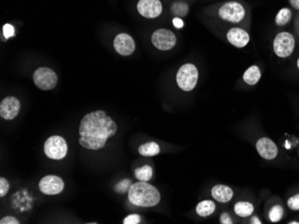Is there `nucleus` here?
<instances>
[{"label":"nucleus","mask_w":299,"mask_h":224,"mask_svg":"<svg viewBox=\"0 0 299 224\" xmlns=\"http://www.w3.org/2000/svg\"><path fill=\"white\" fill-rule=\"evenodd\" d=\"M118 126L106 112L98 110L84 116L79 127V144L87 149L99 150L104 148L107 140L114 137Z\"/></svg>","instance_id":"obj_1"},{"label":"nucleus","mask_w":299,"mask_h":224,"mask_svg":"<svg viewBox=\"0 0 299 224\" xmlns=\"http://www.w3.org/2000/svg\"><path fill=\"white\" fill-rule=\"evenodd\" d=\"M128 199L136 206L152 207L160 203V194L154 186L147 181H138L130 187Z\"/></svg>","instance_id":"obj_2"},{"label":"nucleus","mask_w":299,"mask_h":224,"mask_svg":"<svg viewBox=\"0 0 299 224\" xmlns=\"http://www.w3.org/2000/svg\"><path fill=\"white\" fill-rule=\"evenodd\" d=\"M199 73L195 65L185 64L182 65L177 74V83L184 91H192L198 81Z\"/></svg>","instance_id":"obj_3"},{"label":"nucleus","mask_w":299,"mask_h":224,"mask_svg":"<svg viewBox=\"0 0 299 224\" xmlns=\"http://www.w3.org/2000/svg\"><path fill=\"white\" fill-rule=\"evenodd\" d=\"M219 16L222 20L231 24H239L244 20L245 9L242 4L237 1L227 2L220 6Z\"/></svg>","instance_id":"obj_4"},{"label":"nucleus","mask_w":299,"mask_h":224,"mask_svg":"<svg viewBox=\"0 0 299 224\" xmlns=\"http://www.w3.org/2000/svg\"><path fill=\"white\" fill-rule=\"evenodd\" d=\"M296 46L294 36L288 31L278 33L273 40L275 55L280 58L289 57L293 53Z\"/></svg>","instance_id":"obj_5"},{"label":"nucleus","mask_w":299,"mask_h":224,"mask_svg":"<svg viewBox=\"0 0 299 224\" xmlns=\"http://www.w3.org/2000/svg\"><path fill=\"white\" fill-rule=\"evenodd\" d=\"M44 152L50 159H63L67 154V144L62 137L52 136L46 140Z\"/></svg>","instance_id":"obj_6"},{"label":"nucleus","mask_w":299,"mask_h":224,"mask_svg":"<svg viewBox=\"0 0 299 224\" xmlns=\"http://www.w3.org/2000/svg\"><path fill=\"white\" fill-rule=\"evenodd\" d=\"M34 84L42 90L54 89L58 83V76L55 72L48 67H40L33 75Z\"/></svg>","instance_id":"obj_7"},{"label":"nucleus","mask_w":299,"mask_h":224,"mask_svg":"<svg viewBox=\"0 0 299 224\" xmlns=\"http://www.w3.org/2000/svg\"><path fill=\"white\" fill-rule=\"evenodd\" d=\"M151 42L156 49L167 51L174 48L177 43V37L170 30L159 29L152 33Z\"/></svg>","instance_id":"obj_8"},{"label":"nucleus","mask_w":299,"mask_h":224,"mask_svg":"<svg viewBox=\"0 0 299 224\" xmlns=\"http://www.w3.org/2000/svg\"><path fill=\"white\" fill-rule=\"evenodd\" d=\"M65 187L63 179L55 176L48 175L40 179L39 189L41 193L45 195H59L63 191Z\"/></svg>","instance_id":"obj_9"},{"label":"nucleus","mask_w":299,"mask_h":224,"mask_svg":"<svg viewBox=\"0 0 299 224\" xmlns=\"http://www.w3.org/2000/svg\"><path fill=\"white\" fill-rule=\"evenodd\" d=\"M20 101L15 97H7L0 104V116L6 121L15 119L20 112Z\"/></svg>","instance_id":"obj_10"},{"label":"nucleus","mask_w":299,"mask_h":224,"mask_svg":"<svg viewBox=\"0 0 299 224\" xmlns=\"http://www.w3.org/2000/svg\"><path fill=\"white\" fill-rule=\"evenodd\" d=\"M137 10L145 18H156L162 12V4L160 0H139Z\"/></svg>","instance_id":"obj_11"},{"label":"nucleus","mask_w":299,"mask_h":224,"mask_svg":"<svg viewBox=\"0 0 299 224\" xmlns=\"http://www.w3.org/2000/svg\"><path fill=\"white\" fill-rule=\"evenodd\" d=\"M256 150L258 154L265 160H273L279 154L277 145L269 138H261L256 142Z\"/></svg>","instance_id":"obj_12"},{"label":"nucleus","mask_w":299,"mask_h":224,"mask_svg":"<svg viewBox=\"0 0 299 224\" xmlns=\"http://www.w3.org/2000/svg\"><path fill=\"white\" fill-rule=\"evenodd\" d=\"M114 48L120 55L124 56L132 55L135 52V40L128 34L121 33L114 40Z\"/></svg>","instance_id":"obj_13"},{"label":"nucleus","mask_w":299,"mask_h":224,"mask_svg":"<svg viewBox=\"0 0 299 224\" xmlns=\"http://www.w3.org/2000/svg\"><path fill=\"white\" fill-rule=\"evenodd\" d=\"M227 40L236 48L242 49L249 43V33L242 28H231L227 33Z\"/></svg>","instance_id":"obj_14"},{"label":"nucleus","mask_w":299,"mask_h":224,"mask_svg":"<svg viewBox=\"0 0 299 224\" xmlns=\"http://www.w3.org/2000/svg\"><path fill=\"white\" fill-rule=\"evenodd\" d=\"M234 192L232 189L226 185H215L211 189V196L219 203H228L233 198Z\"/></svg>","instance_id":"obj_15"},{"label":"nucleus","mask_w":299,"mask_h":224,"mask_svg":"<svg viewBox=\"0 0 299 224\" xmlns=\"http://www.w3.org/2000/svg\"><path fill=\"white\" fill-rule=\"evenodd\" d=\"M261 77H262V72L260 70L259 67L257 65H252L244 72L243 80L246 84L254 86L259 82Z\"/></svg>","instance_id":"obj_16"},{"label":"nucleus","mask_w":299,"mask_h":224,"mask_svg":"<svg viewBox=\"0 0 299 224\" xmlns=\"http://www.w3.org/2000/svg\"><path fill=\"white\" fill-rule=\"evenodd\" d=\"M254 207L252 203L246 202V201H240L235 204V214L241 218H246L249 217L254 213Z\"/></svg>","instance_id":"obj_17"},{"label":"nucleus","mask_w":299,"mask_h":224,"mask_svg":"<svg viewBox=\"0 0 299 224\" xmlns=\"http://www.w3.org/2000/svg\"><path fill=\"white\" fill-rule=\"evenodd\" d=\"M216 210V204L211 200H204L196 206V213L202 217H207L213 214Z\"/></svg>","instance_id":"obj_18"},{"label":"nucleus","mask_w":299,"mask_h":224,"mask_svg":"<svg viewBox=\"0 0 299 224\" xmlns=\"http://www.w3.org/2000/svg\"><path fill=\"white\" fill-rule=\"evenodd\" d=\"M138 152L143 156H155L160 154V146L156 142H148L145 144L141 145L138 149Z\"/></svg>","instance_id":"obj_19"},{"label":"nucleus","mask_w":299,"mask_h":224,"mask_svg":"<svg viewBox=\"0 0 299 224\" xmlns=\"http://www.w3.org/2000/svg\"><path fill=\"white\" fill-rule=\"evenodd\" d=\"M292 18V11L290 10L288 7H283L278 12L275 18L276 25L282 27L286 25H288Z\"/></svg>","instance_id":"obj_20"},{"label":"nucleus","mask_w":299,"mask_h":224,"mask_svg":"<svg viewBox=\"0 0 299 224\" xmlns=\"http://www.w3.org/2000/svg\"><path fill=\"white\" fill-rule=\"evenodd\" d=\"M153 170L150 165H144L135 170V176L140 181H149L152 178Z\"/></svg>","instance_id":"obj_21"},{"label":"nucleus","mask_w":299,"mask_h":224,"mask_svg":"<svg viewBox=\"0 0 299 224\" xmlns=\"http://www.w3.org/2000/svg\"><path fill=\"white\" fill-rule=\"evenodd\" d=\"M284 209L281 205L276 204L273 205L269 211V219L271 223H279L283 218Z\"/></svg>","instance_id":"obj_22"},{"label":"nucleus","mask_w":299,"mask_h":224,"mask_svg":"<svg viewBox=\"0 0 299 224\" xmlns=\"http://www.w3.org/2000/svg\"><path fill=\"white\" fill-rule=\"evenodd\" d=\"M171 11H172V13L175 15L184 17V16H186L187 14H188L189 7H188V5H186L185 3L178 2V3H175L174 5H172Z\"/></svg>","instance_id":"obj_23"},{"label":"nucleus","mask_w":299,"mask_h":224,"mask_svg":"<svg viewBox=\"0 0 299 224\" xmlns=\"http://www.w3.org/2000/svg\"><path fill=\"white\" fill-rule=\"evenodd\" d=\"M131 186H132L131 179H123L122 181H120L118 184L116 185L115 190L117 192L120 193V194H124V193H126L129 190Z\"/></svg>","instance_id":"obj_24"},{"label":"nucleus","mask_w":299,"mask_h":224,"mask_svg":"<svg viewBox=\"0 0 299 224\" xmlns=\"http://www.w3.org/2000/svg\"><path fill=\"white\" fill-rule=\"evenodd\" d=\"M288 206L291 210L294 211H299V194L295 195L293 197H291L288 200Z\"/></svg>","instance_id":"obj_25"},{"label":"nucleus","mask_w":299,"mask_h":224,"mask_svg":"<svg viewBox=\"0 0 299 224\" xmlns=\"http://www.w3.org/2000/svg\"><path fill=\"white\" fill-rule=\"evenodd\" d=\"M142 218L140 216L139 214H130L128 216H126L124 221H123V224H138L141 223Z\"/></svg>","instance_id":"obj_26"},{"label":"nucleus","mask_w":299,"mask_h":224,"mask_svg":"<svg viewBox=\"0 0 299 224\" xmlns=\"http://www.w3.org/2000/svg\"><path fill=\"white\" fill-rule=\"evenodd\" d=\"M9 190V183L5 178L0 179V197L3 198L5 195L7 194Z\"/></svg>","instance_id":"obj_27"},{"label":"nucleus","mask_w":299,"mask_h":224,"mask_svg":"<svg viewBox=\"0 0 299 224\" xmlns=\"http://www.w3.org/2000/svg\"><path fill=\"white\" fill-rule=\"evenodd\" d=\"M3 33H4L5 39H9L10 37L14 35L15 29L12 25L7 24V25H4V27H3Z\"/></svg>","instance_id":"obj_28"},{"label":"nucleus","mask_w":299,"mask_h":224,"mask_svg":"<svg viewBox=\"0 0 299 224\" xmlns=\"http://www.w3.org/2000/svg\"><path fill=\"white\" fill-rule=\"evenodd\" d=\"M19 221L13 217V216H7L0 221V224H19Z\"/></svg>","instance_id":"obj_29"},{"label":"nucleus","mask_w":299,"mask_h":224,"mask_svg":"<svg viewBox=\"0 0 299 224\" xmlns=\"http://www.w3.org/2000/svg\"><path fill=\"white\" fill-rule=\"evenodd\" d=\"M173 25L177 29H181L184 27V22L179 17H176L173 19Z\"/></svg>","instance_id":"obj_30"},{"label":"nucleus","mask_w":299,"mask_h":224,"mask_svg":"<svg viewBox=\"0 0 299 224\" xmlns=\"http://www.w3.org/2000/svg\"><path fill=\"white\" fill-rule=\"evenodd\" d=\"M220 223L221 224H233L232 220L230 219L229 214H223L221 218H220Z\"/></svg>","instance_id":"obj_31"},{"label":"nucleus","mask_w":299,"mask_h":224,"mask_svg":"<svg viewBox=\"0 0 299 224\" xmlns=\"http://www.w3.org/2000/svg\"><path fill=\"white\" fill-rule=\"evenodd\" d=\"M289 4L294 7L295 9L299 10V0H289Z\"/></svg>","instance_id":"obj_32"},{"label":"nucleus","mask_w":299,"mask_h":224,"mask_svg":"<svg viewBox=\"0 0 299 224\" xmlns=\"http://www.w3.org/2000/svg\"><path fill=\"white\" fill-rule=\"evenodd\" d=\"M295 28H296V30H297V33L299 35V15L296 18V20H295Z\"/></svg>","instance_id":"obj_33"},{"label":"nucleus","mask_w":299,"mask_h":224,"mask_svg":"<svg viewBox=\"0 0 299 224\" xmlns=\"http://www.w3.org/2000/svg\"><path fill=\"white\" fill-rule=\"evenodd\" d=\"M251 224H262V222H261L259 219H257L256 217H254V218H253V219H252V221H251Z\"/></svg>","instance_id":"obj_34"},{"label":"nucleus","mask_w":299,"mask_h":224,"mask_svg":"<svg viewBox=\"0 0 299 224\" xmlns=\"http://www.w3.org/2000/svg\"><path fill=\"white\" fill-rule=\"evenodd\" d=\"M289 224H299V223H298V222H291V223H289Z\"/></svg>","instance_id":"obj_35"},{"label":"nucleus","mask_w":299,"mask_h":224,"mask_svg":"<svg viewBox=\"0 0 299 224\" xmlns=\"http://www.w3.org/2000/svg\"><path fill=\"white\" fill-rule=\"evenodd\" d=\"M297 65H298V68H299V58L298 59V63H297Z\"/></svg>","instance_id":"obj_36"}]
</instances>
